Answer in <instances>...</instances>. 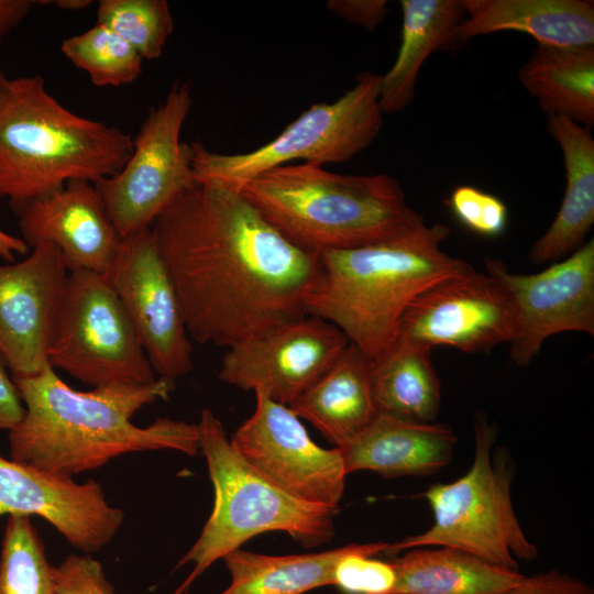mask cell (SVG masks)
I'll list each match as a JSON object with an SVG mask.
<instances>
[{"instance_id": "cell-13", "label": "cell", "mask_w": 594, "mask_h": 594, "mask_svg": "<svg viewBox=\"0 0 594 594\" xmlns=\"http://www.w3.org/2000/svg\"><path fill=\"white\" fill-rule=\"evenodd\" d=\"M515 332L510 294L497 278L471 266L417 296L399 321L397 340L479 353L510 343Z\"/></svg>"}, {"instance_id": "cell-6", "label": "cell", "mask_w": 594, "mask_h": 594, "mask_svg": "<svg viewBox=\"0 0 594 594\" xmlns=\"http://www.w3.org/2000/svg\"><path fill=\"white\" fill-rule=\"evenodd\" d=\"M197 427L215 503L200 536L176 565L194 568L174 594H185L217 560L260 534L283 531L307 548L333 538L338 509L295 498L261 477L235 452L212 410H201Z\"/></svg>"}, {"instance_id": "cell-38", "label": "cell", "mask_w": 594, "mask_h": 594, "mask_svg": "<svg viewBox=\"0 0 594 594\" xmlns=\"http://www.w3.org/2000/svg\"><path fill=\"white\" fill-rule=\"evenodd\" d=\"M29 250L30 248L21 238L0 229V258L8 263L14 262L15 255L25 254Z\"/></svg>"}, {"instance_id": "cell-26", "label": "cell", "mask_w": 594, "mask_h": 594, "mask_svg": "<svg viewBox=\"0 0 594 594\" xmlns=\"http://www.w3.org/2000/svg\"><path fill=\"white\" fill-rule=\"evenodd\" d=\"M431 351L426 345L397 340L388 352L372 360L371 384L378 415L436 422L441 408V382Z\"/></svg>"}, {"instance_id": "cell-31", "label": "cell", "mask_w": 594, "mask_h": 594, "mask_svg": "<svg viewBox=\"0 0 594 594\" xmlns=\"http://www.w3.org/2000/svg\"><path fill=\"white\" fill-rule=\"evenodd\" d=\"M388 544H349L336 565L333 586L346 594H394L397 582L394 563L375 558L385 553Z\"/></svg>"}, {"instance_id": "cell-15", "label": "cell", "mask_w": 594, "mask_h": 594, "mask_svg": "<svg viewBox=\"0 0 594 594\" xmlns=\"http://www.w3.org/2000/svg\"><path fill=\"white\" fill-rule=\"evenodd\" d=\"M349 344L334 324L306 316L228 348L219 378L288 406L332 366Z\"/></svg>"}, {"instance_id": "cell-4", "label": "cell", "mask_w": 594, "mask_h": 594, "mask_svg": "<svg viewBox=\"0 0 594 594\" xmlns=\"http://www.w3.org/2000/svg\"><path fill=\"white\" fill-rule=\"evenodd\" d=\"M132 150L130 134L70 111L40 75L0 87V198L16 215L70 180L113 176Z\"/></svg>"}, {"instance_id": "cell-37", "label": "cell", "mask_w": 594, "mask_h": 594, "mask_svg": "<svg viewBox=\"0 0 594 594\" xmlns=\"http://www.w3.org/2000/svg\"><path fill=\"white\" fill-rule=\"evenodd\" d=\"M37 3L33 0H0V43Z\"/></svg>"}, {"instance_id": "cell-24", "label": "cell", "mask_w": 594, "mask_h": 594, "mask_svg": "<svg viewBox=\"0 0 594 594\" xmlns=\"http://www.w3.org/2000/svg\"><path fill=\"white\" fill-rule=\"evenodd\" d=\"M518 78L548 117H565L587 129L593 125L594 46L538 44Z\"/></svg>"}, {"instance_id": "cell-21", "label": "cell", "mask_w": 594, "mask_h": 594, "mask_svg": "<svg viewBox=\"0 0 594 594\" xmlns=\"http://www.w3.org/2000/svg\"><path fill=\"white\" fill-rule=\"evenodd\" d=\"M465 19L458 42L515 31L539 45L594 46L592 0H463Z\"/></svg>"}, {"instance_id": "cell-2", "label": "cell", "mask_w": 594, "mask_h": 594, "mask_svg": "<svg viewBox=\"0 0 594 594\" xmlns=\"http://www.w3.org/2000/svg\"><path fill=\"white\" fill-rule=\"evenodd\" d=\"M25 407L22 421L9 431L10 459L72 476L103 466L125 453L199 451L197 424L157 418L138 427L131 418L143 406L167 399L175 381L73 389L51 364L33 375H12Z\"/></svg>"}, {"instance_id": "cell-16", "label": "cell", "mask_w": 594, "mask_h": 594, "mask_svg": "<svg viewBox=\"0 0 594 594\" xmlns=\"http://www.w3.org/2000/svg\"><path fill=\"white\" fill-rule=\"evenodd\" d=\"M69 271L59 250L38 243L20 262L0 264V356L12 375L48 365Z\"/></svg>"}, {"instance_id": "cell-22", "label": "cell", "mask_w": 594, "mask_h": 594, "mask_svg": "<svg viewBox=\"0 0 594 594\" xmlns=\"http://www.w3.org/2000/svg\"><path fill=\"white\" fill-rule=\"evenodd\" d=\"M565 168V191L548 230L531 245L532 264L554 263L573 253L594 224V139L590 129L561 116L548 117Z\"/></svg>"}, {"instance_id": "cell-3", "label": "cell", "mask_w": 594, "mask_h": 594, "mask_svg": "<svg viewBox=\"0 0 594 594\" xmlns=\"http://www.w3.org/2000/svg\"><path fill=\"white\" fill-rule=\"evenodd\" d=\"M449 234L446 224L422 221L375 243L319 253L307 316L331 322L377 360L396 343L399 321L417 296L472 266L441 249Z\"/></svg>"}, {"instance_id": "cell-8", "label": "cell", "mask_w": 594, "mask_h": 594, "mask_svg": "<svg viewBox=\"0 0 594 594\" xmlns=\"http://www.w3.org/2000/svg\"><path fill=\"white\" fill-rule=\"evenodd\" d=\"M380 84V74H358L352 88L339 99L312 105L276 138L250 152L218 153L200 141L193 142L196 182L239 191L255 176L296 161L323 166L351 160L366 150L382 130Z\"/></svg>"}, {"instance_id": "cell-39", "label": "cell", "mask_w": 594, "mask_h": 594, "mask_svg": "<svg viewBox=\"0 0 594 594\" xmlns=\"http://www.w3.org/2000/svg\"><path fill=\"white\" fill-rule=\"evenodd\" d=\"M55 6L62 9L67 10H79L88 7L91 1L90 0H57L54 1Z\"/></svg>"}, {"instance_id": "cell-30", "label": "cell", "mask_w": 594, "mask_h": 594, "mask_svg": "<svg viewBox=\"0 0 594 594\" xmlns=\"http://www.w3.org/2000/svg\"><path fill=\"white\" fill-rule=\"evenodd\" d=\"M97 23L127 41L143 59L158 58L174 31L166 0H101Z\"/></svg>"}, {"instance_id": "cell-1", "label": "cell", "mask_w": 594, "mask_h": 594, "mask_svg": "<svg viewBox=\"0 0 594 594\" xmlns=\"http://www.w3.org/2000/svg\"><path fill=\"white\" fill-rule=\"evenodd\" d=\"M151 231L195 342L228 349L307 316L319 254L288 241L240 191L197 182Z\"/></svg>"}, {"instance_id": "cell-29", "label": "cell", "mask_w": 594, "mask_h": 594, "mask_svg": "<svg viewBox=\"0 0 594 594\" xmlns=\"http://www.w3.org/2000/svg\"><path fill=\"white\" fill-rule=\"evenodd\" d=\"M61 51L77 68L86 72L90 81L98 87L131 84L142 72L143 58L136 50L99 23L65 38Z\"/></svg>"}, {"instance_id": "cell-27", "label": "cell", "mask_w": 594, "mask_h": 594, "mask_svg": "<svg viewBox=\"0 0 594 594\" xmlns=\"http://www.w3.org/2000/svg\"><path fill=\"white\" fill-rule=\"evenodd\" d=\"M348 549L286 556L235 549L222 558L231 582L219 594H304L333 585L336 565Z\"/></svg>"}, {"instance_id": "cell-9", "label": "cell", "mask_w": 594, "mask_h": 594, "mask_svg": "<svg viewBox=\"0 0 594 594\" xmlns=\"http://www.w3.org/2000/svg\"><path fill=\"white\" fill-rule=\"evenodd\" d=\"M47 360L95 387L158 377L106 275L84 270L68 274Z\"/></svg>"}, {"instance_id": "cell-34", "label": "cell", "mask_w": 594, "mask_h": 594, "mask_svg": "<svg viewBox=\"0 0 594 594\" xmlns=\"http://www.w3.org/2000/svg\"><path fill=\"white\" fill-rule=\"evenodd\" d=\"M497 594H594V590L581 579L550 570L524 576L519 583Z\"/></svg>"}, {"instance_id": "cell-17", "label": "cell", "mask_w": 594, "mask_h": 594, "mask_svg": "<svg viewBox=\"0 0 594 594\" xmlns=\"http://www.w3.org/2000/svg\"><path fill=\"white\" fill-rule=\"evenodd\" d=\"M37 515L67 542L86 553L105 548L119 531L124 514L111 506L99 483L79 484L0 455V516Z\"/></svg>"}, {"instance_id": "cell-40", "label": "cell", "mask_w": 594, "mask_h": 594, "mask_svg": "<svg viewBox=\"0 0 594 594\" xmlns=\"http://www.w3.org/2000/svg\"><path fill=\"white\" fill-rule=\"evenodd\" d=\"M7 79V77L4 76L2 69H1V66H0V87L2 86V84L4 82V80Z\"/></svg>"}, {"instance_id": "cell-14", "label": "cell", "mask_w": 594, "mask_h": 594, "mask_svg": "<svg viewBox=\"0 0 594 594\" xmlns=\"http://www.w3.org/2000/svg\"><path fill=\"white\" fill-rule=\"evenodd\" d=\"M486 273L510 294L516 309V332L510 359L527 366L551 336L594 334V240L591 238L562 261L537 274H516L499 260L486 257Z\"/></svg>"}, {"instance_id": "cell-33", "label": "cell", "mask_w": 594, "mask_h": 594, "mask_svg": "<svg viewBox=\"0 0 594 594\" xmlns=\"http://www.w3.org/2000/svg\"><path fill=\"white\" fill-rule=\"evenodd\" d=\"M56 594H116L101 564L89 556H69L53 566Z\"/></svg>"}, {"instance_id": "cell-5", "label": "cell", "mask_w": 594, "mask_h": 594, "mask_svg": "<svg viewBox=\"0 0 594 594\" xmlns=\"http://www.w3.org/2000/svg\"><path fill=\"white\" fill-rule=\"evenodd\" d=\"M239 191L288 241L317 254L375 243L425 221L399 182L384 173L343 175L293 163Z\"/></svg>"}, {"instance_id": "cell-19", "label": "cell", "mask_w": 594, "mask_h": 594, "mask_svg": "<svg viewBox=\"0 0 594 594\" xmlns=\"http://www.w3.org/2000/svg\"><path fill=\"white\" fill-rule=\"evenodd\" d=\"M457 443V435L444 424L377 415L359 437L339 449L348 474L367 470L385 477L427 476L450 463Z\"/></svg>"}, {"instance_id": "cell-10", "label": "cell", "mask_w": 594, "mask_h": 594, "mask_svg": "<svg viewBox=\"0 0 594 594\" xmlns=\"http://www.w3.org/2000/svg\"><path fill=\"white\" fill-rule=\"evenodd\" d=\"M191 106L190 84L175 81L148 111L123 167L95 184L121 239L151 228L174 198L197 183L191 143L180 140Z\"/></svg>"}, {"instance_id": "cell-7", "label": "cell", "mask_w": 594, "mask_h": 594, "mask_svg": "<svg viewBox=\"0 0 594 594\" xmlns=\"http://www.w3.org/2000/svg\"><path fill=\"white\" fill-rule=\"evenodd\" d=\"M473 432L474 458L469 471L424 493L433 524L421 534L389 543L386 554L427 546L452 547L509 571H519V561L538 558V548L528 540L514 512L516 464L508 449L494 447L496 424L485 413H476Z\"/></svg>"}, {"instance_id": "cell-35", "label": "cell", "mask_w": 594, "mask_h": 594, "mask_svg": "<svg viewBox=\"0 0 594 594\" xmlns=\"http://www.w3.org/2000/svg\"><path fill=\"white\" fill-rule=\"evenodd\" d=\"M327 8L336 15L374 31L388 13L386 0H330Z\"/></svg>"}, {"instance_id": "cell-28", "label": "cell", "mask_w": 594, "mask_h": 594, "mask_svg": "<svg viewBox=\"0 0 594 594\" xmlns=\"http://www.w3.org/2000/svg\"><path fill=\"white\" fill-rule=\"evenodd\" d=\"M0 594H56L53 566L30 516L10 515L0 552Z\"/></svg>"}, {"instance_id": "cell-11", "label": "cell", "mask_w": 594, "mask_h": 594, "mask_svg": "<svg viewBox=\"0 0 594 594\" xmlns=\"http://www.w3.org/2000/svg\"><path fill=\"white\" fill-rule=\"evenodd\" d=\"M254 395V411L230 437L235 452L284 493L338 509L348 475L341 450L316 444L288 406Z\"/></svg>"}, {"instance_id": "cell-23", "label": "cell", "mask_w": 594, "mask_h": 594, "mask_svg": "<svg viewBox=\"0 0 594 594\" xmlns=\"http://www.w3.org/2000/svg\"><path fill=\"white\" fill-rule=\"evenodd\" d=\"M400 44L392 67L381 75L380 107L396 113L413 101L421 66L429 55L458 44L465 19L463 0H402Z\"/></svg>"}, {"instance_id": "cell-32", "label": "cell", "mask_w": 594, "mask_h": 594, "mask_svg": "<svg viewBox=\"0 0 594 594\" xmlns=\"http://www.w3.org/2000/svg\"><path fill=\"white\" fill-rule=\"evenodd\" d=\"M455 220L474 234L495 238L508 226V209L495 195L477 187H455L446 201Z\"/></svg>"}, {"instance_id": "cell-12", "label": "cell", "mask_w": 594, "mask_h": 594, "mask_svg": "<svg viewBox=\"0 0 594 594\" xmlns=\"http://www.w3.org/2000/svg\"><path fill=\"white\" fill-rule=\"evenodd\" d=\"M156 376L175 381L193 367L180 300L151 228L121 239L105 274Z\"/></svg>"}, {"instance_id": "cell-20", "label": "cell", "mask_w": 594, "mask_h": 594, "mask_svg": "<svg viewBox=\"0 0 594 594\" xmlns=\"http://www.w3.org/2000/svg\"><path fill=\"white\" fill-rule=\"evenodd\" d=\"M372 360L350 343L339 359L288 407L336 448L359 437L377 417Z\"/></svg>"}, {"instance_id": "cell-25", "label": "cell", "mask_w": 594, "mask_h": 594, "mask_svg": "<svg viewBox=\"0 0 594 594\" xmlns=\"http://www.w3.org/2000/svg\"><path fill=\"white\" fill-rule=\"evenodd\" d=\"M394 594H497L525 575L452 548H413L394 558Z\"/></svg>"}, {"instance_id": "cell-18", "label": "cell", "mask_w": 594, "mask_h": 594, "mask_svg": "<svg viewBox=\"0 0 594 594\" xmlns=\"http://www.w3.org/2000/svg\"><path fill=\"white\" fill-rule=\"evenodd\" d=\"M18 216L26 245H55L69 272L105 275L121 242L95 184L88 180H70L61 190L34 200Z\"/></svg>"}, {"instance_id": "cell-36", "label": "cell", "mask_w": 594, "mask_h": 594, "mask_svg": "<svg viewBox=\"0 0 594 594\" xmlns=\"http://www.w3.org/2000/svg\"><path fill=\"white\" fill-rule=\"evenodd\" d=\"M8 370L0 356V430L11 431L22 421L25 407Z\"/></svg>"}]
</instances>
